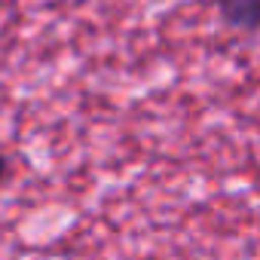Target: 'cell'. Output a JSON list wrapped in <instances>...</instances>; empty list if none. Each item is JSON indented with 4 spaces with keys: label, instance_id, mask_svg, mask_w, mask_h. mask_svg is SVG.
<instances>
[{
    "label": "cell",
    "instance_id": "2",
    "mask_svg": "<svg viewBox=\"0 0 260 260\" xmlns=\"http://www.w3.org/2000/svg\"><path fill=\"white\" fill-rule=\"evenodd\" d=\"M4 178H7V156L0 153V181H4Z\"/></svg>",
    "mask_w": 260,
    "mask_h": 260
},
{
    "label": "cell",
    "instance_id": "1",
    "mask_svg": "<svg viewBox=\"0 0 260 260\" xmlns=\"http://www.w3.org/2000/svg\"><path fill=\"white\" fill-rule=\"evenodd\" d=\"M217 16L239 34H260V0H217Z\"/></svg>",
    "mask_w": 260,
    "mask_h": 260
}]
</instances>
